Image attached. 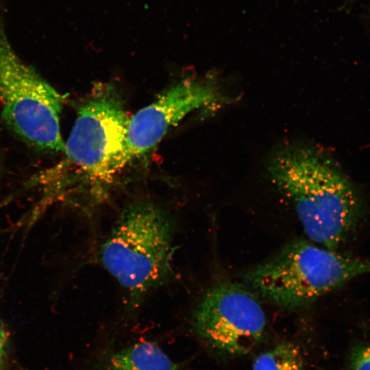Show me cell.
<instances>
[{"label": "cell", "instance_id": "6da1fadb", "mask_svg": "<svg viewBox=\"0 0 370 370\" xmlns=\"http://www.w3.org/2000/svg\"><path fill=\"white\" fill-rule=\"evenodd\" d=\"M269 177L292 203L307 236L336 250L361 220V199L351 183L313 148L288 143L267 164Z\"/></svg>", "mask_w": 370, "mask_h": 370}, {"label": "cell", "instance_id": "7a4b0ae2", "mask_svg": "<svg viewBox=\"0 0 370 370\" xmlns=\"http://www.w3.org/2000/svg\"><path fill=\"white\" fill-rule=\"evenodd\" d=\"M130 117L120 95L110 84L99 83L77 108V118L62 160L35 177L42 195L63 197L78 175L109 182L130 161L127 148Z\"/></svg>", "mask_w": 370, "mask_h": 370}, {"label": "cell", "instance_id": "3957f363", "mask_svg": "<svg viewBox=\"0 0 370 370\" xmlns=\"http://www.w3.org/2000/svg\"><path fill=\"white\" fill-rule=\"evenodd\" d=\"M174 221L159 205L147 201L127 206L102 245L105 269L137 304L173 275Z\"/></svg>", "mask_w": 370, "mask_h": 370}, {"label": "cell", "instance_id": "277c9868", "mask_svg": "<svg viewBox=\"0 0 370 370\" xmlns=\"http://www.w3.org/2000/svg\"><path fill=\"white\" fill-rule=\"evenodd\" d=\"M370 273V260L348 256L304 240L291 242L248 271L250 290L278 306H307L352 279Z\"/></svg>", "mask_w": 370, "mask_h": 370}, {"label": "cell", "instance_id": "5b68a950", "mask_svg": "<svg viewBox=\"0 0 370 370\" xmlns=\"http://www.w3.org/2000/svg\"><path fill=\"white\" fill-rule=\"evenodd\" d=\"M0 103L5 125L39 150L63 152L62 96L16 53L0 16Z\"/></svg>", "mask_w": 370, "mask_h": 370}, {"label": "cell", "instance_id": "8992f818", "mask_svg": "<svg viewBox=\"0 0 370 370\" xmlns=\"http://www.w3.org/2000/svg\"><path fill=\"white\" fill-rule=\"evenodd\" d=\"M195 332L214 349L230 356L249 353L262 340L264 310L250 290L230 282L209 288L192 316Z\"/></svg>", "mask_w": 370, "mask_h": 370}, {"label": "cell", "instance_id": "52a82bcc", "mask_svg": "<svg viewBox=\"0 0 370 370\" xmlns=\"http://www.w3.org/2000/svg\"><path fill=\"white\" fill-rule=\"evenodd\" d=\"M222 99L211 77H186L175 84L130 119L127 148L130 160L150 151L191 112Z\"/></svg>", "mask_w": 370, "mask_h": 370}, {"label": "cell", "instance_id": "ba28073f", "mask_svg": "<svg viewBox=\"0 0 370 370\" xmlns=\"http://www.w3.org/2000/svg\"><path fill=\"white\" fill-rule=\"evenodd\" d=\"M103 370H177L178 367L156 343L140 341L109 354Z\"/></svg>", "mask_w": 370, "mask_h": 370}, {"label": "cell", "instance_id": "9c48e42d", "mask_svg": "<svg viewBox=\"0 0 370 370\" xmlns=\"http://www.w3.org/2000/svg\"><path fill=\"white\" fill-rule=\"evenodd\" d=\"M304 360L299 347L284 342L258 355L253 370H304Z\"/></svg>", "mask_w": 370, "mask_h": 370}, {"label": "cell", "instance_id": "30bf717a", "mask_svg": "<svg viewBox=\"0 0 370 370\" xmlns=\"http://www.w3.org/2000/svg\"><path fill=\"white\" fill-rule=\"evenodd\" d=\"M343 370H370V343L352 347Z\"/></svg>", "mask_w": 370, "mask_h": 370}, {"label": "cell", "instance_id": "8fae6325", "mask_svg": "<svg viewBox=\"0 0 370 370\" xmlns=\"http://www.w3.org/2000/svg\"><path fill=\"white\" fill-rule=\"evenodd\" d=\"M8 338V332L0 319V368L3 363Z\"/></svg>", "mask_w": 370, "mask_h": 370}]
</instances>
